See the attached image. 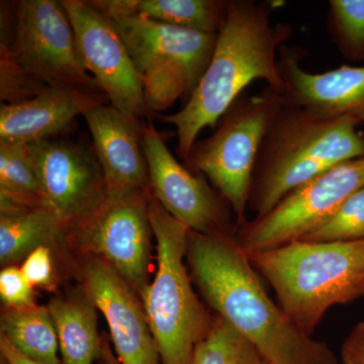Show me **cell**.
Listing matches in <instances>:
<instances>
[{
    "instance_id": "4dcf8cb0",
    "label": "cell",
    "mask_w": 364,
    "mask_h": 364,
    "mask_svg": "<svg viewBox=\"0 0 364 364\" xmlns=\"http://www.w3.org/2000/svg\"><path fill=\"white\" fill-rule=\"evenodd\" d=\"M100 354L104 356L105 364H119V360L112 355L111 350L107 343L102 344V349H100Z\"/></svg>"
},
{
    "instance_id": "d4e9b609",
    "label": "cell",
    "mask_w": 364,
    "mask_h": 364,
    "mask_svg": "<svg viewBox=\"0 0 364 364\" xmlns=\"http://www.w3.org/2000/svg\"><path fill=\"white\" fill-rule=\"evenodd\" d=\"M364 239V186L345 200L301 241L350 242Z\"/></svg>"
},
{
    "instance_id": "ac0fdd59",
    "label": "cell",
    "mask_w": 364,
    "mask_h": 364,
    "mask_svg": "<svg viewBox=\"0 0 364 364\" xmlns=\"http://www.w3.org/2000/svg\"><path fill=\"white\" fill-rule=\"evenodd\" d=\"M69 228L51 208L21 205L0 196V261L25 259L35 249L56 243Z\"/></svg>"
},
{
    "instance_id": "9c48e42d",
    "label": "cell",
    "mask_w": 364,
    "mask_h": 364,
    "mask_svg": "<svg viewBox=\"0 0 364 364\" xmlns=\"http://www.w3.org/2000/svg\"><path fill=\"white\" fill-rule=\"evenodd\" d=\"M14 59L46 86L104 93L79 59L70 21L61 1L23 0L16 11Z\"/></svg>"
},
{
    "instance_id": "1f68e13d",
    "label": "cell",
    "mask_w": 364,
    "mask_h": 364,
    "mask_svg": "<svg viewBox=\"0 0 364 364\" xmlns=\"http://www.w3.org/2000/svg\"><path fill=\"white\" fill-rule=\"evenodd\" d=\"M361 296H364V284L361 287L360 291H359V298H361Z\"/></svg>"
},
{
    "instance_id": "7a4b0ae2",
    "label": "cell",
    "mask_w": 364,
    "mask_h": 364,
    "mask_svg": "<svg viewBox=\"0 0 364 364\" xmlns=\"http://www.w3.org/2000/svg\"><path fill=\"white\" fill-rule=\"evenodd\" d=\"M280 2L228 0L224 23L218 33L214 54L188 102L176 114L160 116L173 124L179 157L186 161L200 132L214 127L254 80L284 93L277 53L293 35L287 23L273 25Z\"/></svg>"
},
{
    "instance_id": "9a60e30c",
    "label": "cell",
    "mask_w": 364,
    "mask_h": 364,
    "mask_svg": "<svg viewBox=\"0 0 364 364\" xmlns=\"http://www.w3.org/2000/svg\"><path fill=\"white\" fill-rule=\"evenodd\" d=\"M83 117L104 172L107 198L151 191L142 148L143 122L105 104L91 107Z\"/></svg>"
},
{
    "instance_id": "3957f363",
    "label": "cell",
    "mask_w": 364,
    "mask_h": 364,
    "mask_svg": "<svg viewBox=\"0 0 364 364\" xmlns=\"http://www.w3.org/2000/svg\"><path fill=\"white\" fill-rule=\"evenodd\" d=\"M352 117L318 116L286 102L263 139L248 207L261 218L294 188L341 163L364 156V134Z\"/></svg>"
},
{
    "instance_id": "cb8c5ba5",
    "label": "cell",
    "mask_w": 364,
    "mask_h": 364,
    "mask_svg": "<svg viewBox=\"0 0 364 364\" xmlns=\"http://www.w3.org/2000/svg\"><path fill=\"white\" fill-rule=\"evenodd\" d=\"M327 30L343 58L364 62V0H330Z\"/></svg>"
},
{
    "instance_id": "7c38bea8",
    "label": "cell",
    "mask_w": 364,
    "mask_h": 364,
    "mask_svg": "<svg viewBox=\"0 0 364 364\" xmlns=\"http://www.w3.org/2000/svg\"><path fill=\"white\" fill-rule=\"evenodd\" d=\"M142 148L157 202L191 231L228 234L229 203L205 177L177 161L152 123H143Z\"/></svg>"
},
{
    "instance_id": "52a82bcc",
    "label": "cell",
    "mask_w": 364,
    "mask_h": 364,
    "mask_svg": "<svg viewBox=\"0 0 364 364\" xmlns=\"http://www.w3.org/2000/svg\"><path fill=\"white\" fill-rule=\"evenodd\" d=\"M282 104L284 95L269 86L256 95L242 93L220 119L215 133L196 141L186 161L212 182L233 210L238 227L246 223L261 144Z\"/></svg>"
},
{
    "instance_id": "8fae6325",
    "label": "cell",
    "mask_w": 364,
    "mask_h": 364,
    "mask_svg": "<svg viewBox=\"0 0 364 364\" xmlns=\"http://www.w3.org/2000/svg\"><path fill=\"white\" fill-rule=\"evenodd\" d=\"M150 191L107 198L87 218L72 227L85 247L97 254L140 294L147 287L152 227Z\"/></svg>"
},
{
    "instance_id": "d6a6232c",
    "label": "cell",
    "mask_w": 364,
    "mask_h": 364,
    "mask_svg": "<svg viewBox=\"0 0 364 364\" xmlns=\"http://www.w3.org/2000/svg\"><path fill=\"white\" fill-rule=\"evenodd\" d=\"M1 364H7V363H6V361L4 360V359H2V363Z\"/></svg>"
},
{
    "instance_id": "6da1fadb",
    "label": "cell",
    "mask_w": 364,
    "mask_h": 364,
    "mask_svg": "<svg viewBox=\"0 0 364 364\" xmlns=\"http://www.w3.org/2000/svg\"><path fill=\"white\" fill-rule=\"evenodd\" d=\"M188 260L203 296L272 364H338L324 342L294 324L263 289L247 253L228 234L188 232Z\"/></svg>"
},
{
    "instance_id": "2e32d148",
    "label": "cell",
    "mask_w": 364,
    "mask_h": 364,
    "mask_svg": "<svg viewBox=\"0 0 364 364\" xmlns=\"http://www.w3.org/2000/svg\"><path fill=\"white\" fill-rule=\"evenodd\" d=\"M303 53L282 46L279 68L284 100L318 116L348 117L364 124V65L310 73L299 65Z\"/></svg>"
},
{
    "instance_id": "5bb4252c",
    "label": "cell",
    "mask_w": 364,
    "mask_h": 364,
    "mask_svg": "<svg viewBox=\"0 0 364 364\" xmlns=\"http://www.w3.org/2000/svg\"><path fill=\"white\" fill-rule=\"evenodd\" d=\"M85 293L104 314L119 364H162L149 323L133 289L105 261L83 269Z\"/></svg>"
},
{
    "instance_id": "8992f818",
    "label": "cell",
    "mask_w": 364,
    "mask_h": 364,
    "mask_svg": "<svg viewBox=\"0 0 364 364\" xmlns=\"http://www.w3.org/2000/svg\"><path fill=\"white\" fill-rule=\"evenodd\" d=\"M107 18L130 53L150 112L165 111L178 98L191 95L210 64L218 33L166 25L138 14Z\"/></svg>"
},
{
    "instance_id": "ba28073f",
    "label": "cell",
    "mask_w": 364,
    "mask_h": 364,
    "mask_svg": "<svg viewBox=\"0 0 364 364\" xmlns=\"http://www.w3.org/2000/svg\"><path fill=\"white\" fill-rule=\"evenodd\" d=\"M364 186V156L341 163L294 188L268 214L246 222L237 241L246 253L299 241Z\"/></svg>"
},
{
    "instance_id": "5b68a950",
    "label": "cell",
    "mask_w": 364,
    "mask_h": 364,
    "mask_svg": "<svg viewBox=\"0 0 364 364\" xmlns=\"http://www.w3.org/2000/svg\"><path fill=\"white\" fill-rule=\"evenodd\" d=\"M148 214L157 244V272L140 294L162 364H191L213 321L191 287L183 258L188 228L149 193Z\"/></svg>"
},
{
    "instance_id": "277c9868",
    "label": "cell",
    "mask_w": 364,
    "mask_h": 364,
    "mask_svg": "<svg viewBox=\"0 0 364 364\" xmlns=\"http://www.w3.org/2000/svg\"><path fill=\"white\" fill-rule=\"evenodd\" d=\"M247 255L274 289L282 311L310 336L331 306L358 299L364 284V239L299 240Z\"/></svg>"
},
{
    "instance_id": "83f0119b",
    "label": "cell",
    "mask_w": 364,
    "mask_h": 364,
    "mask_svg": "<svg viewBox=\"0 0 364 364\" xmlns=\"http://www.w3.org/2000/svg\"><path fill=\"white\" fill-rule=\"evenodd\" d=\"M21 272L33 287H49L53 282L51 252L48 246L32 251L23 260Z\"/></svg>"
},
{
    "instance_id": "4316f807",
    "label": "cell",
    "mask_w": 364,
    "mask_h": 364,
    "mask_svg": "<svg viewBox=\"0 0 364 364\" xmlns=\"http://www.w3.org/2000/svg\"><path fill=\"white\" fill-rule=\"evenodd\" d=\"M33 287L21 268L6 267L0 272V296L9 308L21 309L35 305Z\"/></svg>"
},
{
    "instance_id": "4fadbf2b",
    "label": "cell",
    "mask_w": 364,
    "mask_h": 364,
    "mask_svg": "<svg viewBox=\"0 0 364 364\" xmlns=\"http://www.w3.org/2000/svg\"><path fill=\"white\" fill-rule=\"evenodd\" d=\"M26 146L48 207L69 229L107 200L104 172L85 148L49 140Z\"/></svg>"
},
{
    "instance_id": "e0dca14e",
    "label": "cell",
    "mask_w": 364,
    "mask_h": 364,
    "mask_svg": "<svg viewBox=\"0 0 364 364\" xmlns=\"http://www.w3.org/2000/svg\"><path fill=\"white\" fill-rule=\"evenodd\" d=\"M105 95L74 88L48 86L37 97L20 104H1L0 142L28 145L48 140L79 114L105 104Z\"/></svg>"
},
{
    "instance_id": "30bf717a",
    "label": "cell",
    "mask_w": 364,
    "mask_h": 364,
    "mask_svg": "<svg viewBox=\"0 0 364 364\" xmlns=\"http://www.w3.org/2000/svg\"><path fill=\"white\" fill-rule=\"evenodd\" d=\"M83 68L95 78L112 107L129 117L149 116L133 60L116 26L83 0H63Z\"/></svg>"
},
{
    "instance_id": "f546056e",
    "label": "cell",
    "mask_w": 364,
    "mask_h": 364,
    "mask_svg": "<svg viewBox=\"0 0 364 364\" xmlns=\"http://www.w3.org/2000/svg\"><path fill=\"white\" fill-rule=\"evenodd\" d=\"M0 350H1L2 359L7 364H40L26 358L21 352L14 349L4 337L0 338Z\"/></svg>"
},
{
    "instance_id": "44dd1931",
    "label": "cell",
    "mask_w": 364,
    "mask_h": 364,
    "mask_svg": "<svg viewBox=\"0 0 364 364\" xmlns=\"http://www.w3.org/2000/svg\"><path fill=\"white\" fill-rule=\"evenodd\" d=\"M1 337L26 358L40 364H60L59 341L48 306L33 305L2 314Z\"/></svg>"
},
{
    "instance_id": "f1b7e54d",
    "label": "cell",
    "mask_w": 364,
    "mask_h": 364,
    "mask_svg": "<svg viewBox=\"0 0 364 364\" xmlns=\"http://www.w3.org/2000/svg\"><path fill=\"white\" fill-rule=\"evenodd\" d=\"M342 364H364V321L359 322L345 339L341 349Z\"/></svg>"
},
{
    "instance_id": "484cf974",
    "label": "cell",
    "mask_w": 364,
    "mask_h": 364,
    "mask_svg": "<svg viewBox=\"0 0 364 364\" xmlns=\"http://www.w3.org/2000/svg\"><path fill=\"white\" fill-rule=\"evenodd\" d=\"M14 59L6 42L0 45V100L2 104L14 105L37 97L45 88Z\"/></svg>"
},
{
    "instance_id": "603a6c76",
    "label": "cell",
    "mask_w": 364,
    "mask_h": 364,
    "mask_svg": "<svg viewBox=\"0 0 364 364\" xmlns=\"http://www.w3.org/2000/svg\"><path fill=\"white\" fill-rule=\"evenodd\" d=\"M0 196L30 207H48L28 146L0 142Z\"/></svg>"
},
{
    "instance_id": "d6986e66",
    "label": "cell",
    "mask_w": 364,
    "mask_h": 364,
    "mask_svg": "<svg viewBox=\"0 0 364 364\" xmlns=\"http://www.w3.org/2000/svg\"><path fill=\"white\" fill-rule=\"evenodd\" d=\"M228 0H90L105 16L138 14L188 30L218 33L226 16Z\"/></svg>"
},
{
    "instance_id": "7402d4cb",
    "label": "cell",
    "mask_w": 364,
    "mask_h": 364,
    "mask_svg": "<svg viewBox=\"0 0 364 364\" xmlns=\"http://www.w3.org/2000/svg\"><path fill=\"white\" fill-rule=\"evenodd\" d=\"M191 364H272L246 337L217 316L196 345Z\"/></svg>"
},
{
    "instance_id": "ffe728a7",
    "label": "cell",
    "mask_w": 364,
    "mask_h": 364,
    "mask_svg": "<svg viewBox=\"0 0 364 364\" xmlns=\"http://www.w3.org/2000/svg\"><path fill=\"white\" fill-rule=\"evenodd\" d=\"M63 364H93L100 354L97 306L85 296L55 298L48 305Z\"/></svg>"
}]
</instances>
